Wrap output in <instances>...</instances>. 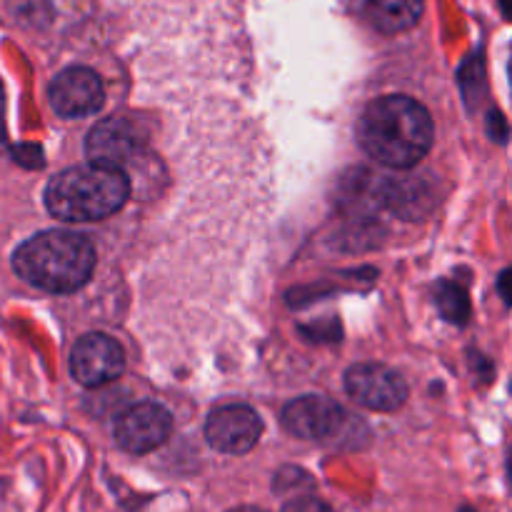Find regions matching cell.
Masks as SVG:
<instances>
[{"label":"cell","instance_id":"2","mask_svg":"<svg viewBox=\"0 0 512 512\" xmlns=\"http://www.w3.org/2000/svg\"><path fill=\"white\" fill-rule=\"evenodd\" d=\"M13 270L20 280L45 293H75L95 270V248L85 235L45 230L18 245Z\"/></svg>","mask_w":512,"mask_h":512},{"label":"cell","instance_id":"17","mask_svg":"<svg viewBox=\"0 0 512 512\" xmlns=\"http://www.w3.org/2000/svg\"><path fill=\"white\" fill-rule=\"evenodd\" d=\"M498 5H500V13H503V18L512 23V0H498Z\"/></svg>","mask_w":512,"mask_h":512},{"label":"cell","instance_id":"12","mask_svg":"<svg viewBox=\"0 0 512 512\" xmlns=\"http://www.w3.org/2000/svg\"><path fill=\"white\" fill-rule=\"evenodd\" d=\"M435 305H438L440 315L453 325H465L470 320V298L465 293L463 285L453 283V280H440L435 285Z\"/></svg>","mask_w":512,"mask_h":512},{"label":"cell","instance_id":"1","mask_svg":"<svg viewBox=\"0 0 512 512\" xmlns=\"http://www.w3.org/2000/svg\"><path fill=\"white\" fill-rule=\"evenodd\" d=\"M435 125L428 110L408 95H385L365 108L358 140L385 168H415L433 148Z\"/></svg>","mask_w":512,"mask_h":512},{"label":"cell","instance_id":"3","mask_svg":"<svg viewBox=\"0 0 512 512\" xmlns=\"http://www.w3.org/2000/svg\"><path fill=\"white\" fill-rule=\"evenodd\" d=\"M130 198L128 175L113 165H75L45 188V208L65 223H95L115 215Z\"/></svg>","mask_w":512,"mask_h":512},{"label":"cell","instance_id":"18","mask_svg":"<svg viewBox=\"0 0 512 512\" xmlns=\"http://www.w3.org/2000/svg\"><path fill=\"white\" fill-rule=\"evenodd\" d=\"M228 512H268V510L255 508V505H240V508H233V510H228Z\"/></svg>","mask_w":512,"mask_h":512},{"label":"cell","instance_id":"7","mask_svg":"<svg viewBox=\"0 0 512 512\" xmlns=\"http://www.w3.org/2000/svg\"><path fill=\"white\" fill-rule=\"evenodd\" d=\"M85 153L90 163L113 165L123 170V165L135 163L145 153V135L130 120L105 118L95 123V128L85 138Z\"/></svg>","mask_w":512,"mask_h":512},{"label":"cell","instance_id":"15","mask_svg":"<svg viewBox=\"0 0 512 512\" xmlns=\"http://www.w3.org/2000/svg\"><path fill=\"white\" fill-rule=\"evenodd\" d=\"M485 128H488V135L495 140V143H508L510 125H508V120H505V115L500 113V110H490Z\"/></svg>","mask_w":512,"mask_h":512},{"label":"cell","instance_id":"5","mask_svg":"<svg viewBox=\"0 0 512 512\" xmlns=\"http://www.w3.org/2000/svg\"><path fill=\"white\" fill-rule=\"evenodd\" d=\"M125 353L118 340L103 333H88L70 353V373L83 388H103L123 375Z\"/></svg>","mask_w":512,"mask_h":512},{"label":"cell","instance_id":"8","mask_svg":"<svg viewBox=\"0 0 512 512\" xmlns=\"http://www.w3.org/2000/svg\"><path fill=\"white\" fill-rule=\"evenodd\" d=\"M50 108L60 118H85L95 115L105 103L103 80L90 68H68L50 83Z\"/></svg>","mask_w":512,"mask_h":512},{"label":"cell","instance_id":"6","mask_svg":"<svg viewBox=\"0 0 512 512\" xmlns=\"http://www.w3.org/2000/svg\"><path fill=\"white\" fill-rule=\"evenodd\" d=\"M173 433V418L158 403H138L123 410L113 425V438L125 453L145 455L160 448Z\"/></svg>","mask_w":512,"mask_h":512},{"label":"cell","instance_id":"9","mask_svg":"<svg viewBox=\"0 0 512 512\" xmlns=\"http://www.w3.org/2000/svg\"><path fill=\"white\" fill-rule=\"evenodd\" d=\"M263 435V420L248 405H225L210 413L205 438L210 448L225 455H245Z\"/></svg>","mask_w":512,"mask_h":512},{"label":"cell","instance_id":"11","mask_svg":"<svg viewBox=\"0 0 512 512\" xmlns=\"http://www.w3.org/2000/svg\"><path fill=\"white\" fill-rule=\"evenodd\" d=\"M353 10L365 25L385 35L413 28L425 10V0H353Z\"/></svg>","mask_w":512,"mask_h":512},{"label":"cell","instance_id":"16","mask_svg":"<svg viewBox=\"0 0 512 512\" xmlns=\"http://www.w3.org/2000/svg\"><path fill=\"white\" fill-rule=\"evenodd\" d=\"M498 293H500V298L505 300V303L512 305V268L503 270V273H500V278H498Z\"/></svg>","mask_w":512,"mask_h":512},{"label":"cell","instance_id":"20","mask_svg":"<svg viewBox=\"0 0 512 512\" xmlns=\"http://www.w3.org/2000/svg\"><path fill=\"white\" fill-rule=\"evenodd\" d=\"M3 488H5V483H0V493H3Z\"/></svg>","mask_w":512,"mask_h":512},{"label":"cell","instance_id":"4","mask_svg":"<svg viewBox=\"0 0 512 512\" xmlns=\"http://www.w3.org/2000/svg\"><path fill=\"white\" fill-rule=\"evenodd\" d=\"M345 390L363 408L393 413L408 400V383L398 370L380 363H360L345 373Z\"/></svg>","mask_w":512,"mask_h":512},{"label":"cell","instance_id":"10","mask_svg":"<svg viewBox=\"0 0 512 512\" xmlns=\"http://www.w3.org/2000/svg\"><path fill=\"white\" fill-rule=\"evenodd\" d=\"M283 428L303 440H330L345 425V410L325 395H305L283 410Z\"/></svg>","mask_w":512,"mask_h":512},{"label":"cell","instance_id":"21","mask_svg":"<svg viewBox=\"0 0 512 512\" xmlns=\"http://www.w3.org/2000/svg\"><path fill=\"white\" fill-rule=\"evenodd\" d=\"M510 390H512V385H510Z\"/></svg>","mask_w":512,"mask_h":512},{"label":"cell","instance_id":"14","mask_svg":"<svg viewBox=\"0 0 512 512\" xmlns=\"http://www.w3.org/2000/svg\"><path fill=\"white\" fill-rule=\"evenodd\" d=\"M283 512H333L328 503L313 498V495H295L283 505Z\"/></svg>","mask_w":512,"mask_h":512},{"label":"cell","instance_id":"19","mask_svg":"<svg viewBox=\"0 0 512 512\" xmlns=\"http://www.w3.org/2000/svg\"><path fill=\"white\" fill-rule=\"evenodd\" d=\"M460 512H475L473 508H460Z\"/></svg>","mask_w":512,"mask_h":512},{"label":"cell","instance_id":"13","mask_svg":"<svg viewBox=\"0 0 512 512\" xmlns=\"http://www.w3.org/2000/svg\"><path fill=\"white\" fill-rule=\"evenodd\" d=\"M460 85H463V93L468 100L480 98L485 85V70H483V58H480V55H473V58L460 68Z\"/></svg>","mask_w":512,"mask_h":512}]
</instances>
